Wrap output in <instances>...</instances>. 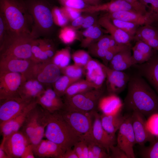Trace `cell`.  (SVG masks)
Masks as SVG:
<instances>
[{
  "mask_svg": "<svg viewBox=\"0 0 158 158\" xmlns=\"http://www.w3.org/2000/svg\"><path fill=\"white\" fill-rule=\"evenodd\" d=\"M123 106L129 111L138 112L145 117L158 113V95L139 74L130 77Z\"/></svg>",
  "mask_w": 158,
  "mask_h": 158,
  "instance_id": "1",
  "label": "cell"
},
{
  "mask_svg": "<svg viewBox=\"0 0 158 158\" xmlns=\"http://www.w3.org/2000/svg\"><path fill=\"white\" fill-rule=\"evenodd\" d=\"M0 12L13 35L37 38L32 18L24 0H0Z\"/></svg>",
  "mask_w": 158,
  "mask_h": 158,
  "instance_id": "2",
  "label": "cell"
},
{
  "mask_svg": "<svg viewBox=\"0 0 158 158\" xmlns=\"http://www.w3.org/2000/svg\"><path fill=\"white\" fill-rule=\"evenodd\" d=\"M48 112L44 137L59 145L64 153L81 141L80 138L58 111Z\"/></svg>",
  "mask_w": 158,
  "mask_h": 158,
  "instance_id": "3",
  "label": "cell"
},
{
  "mask_svg": "<svg viewBox=\"0 0 158 158\" xmlns=\"http://www.w3.org/2000/svg\"><path fill=\"white\" fill-rule=\"evenodd\" d=\"M33 21V32L36 38L46 36L52 30L54 23L51 8L47 0H24Z\"/></svg>",
  "mask_w": 158,
  "mask_h": 158,
  "instance_id": "4",
  "label": "cell"
},
{
  "mask_svg": "<svg viewBox=\"0 0 158 158\" xmlns=\"http://www.w3.org/2000/svg\"><path fill=\"white\" fill-rule=\"evenodd\" d=\"M94 111L84 112L62 109L58 112L77 133L81 141L89 144L96 142L93 135L92 122Z\"/></svg>",
  "mask_w": 158,
  "mask_h": 158,
  "instance_id": "5",
  "label": "cell"
},
{
  "mask_svg": "<svg viewBox=\"0 0 158 158\" xmlns=\"http://www.w3.org/2000/svg\"><path fill=\"white\" fill-rule=\"evenodd\" d=\"M35 39L31 37L11 35L0 45V57L33 61L32 47L33 40Z\"/></svg>",
  "mask_w": 158,
  "mask_h": 158,
  "instance_id": "6",
  "label": "cell"
},
{
  "mask_svg": "<svg viewBox=\"0 0 158 158\" xmlns=\"http://www.w3.org/2000/svg\"><path fill=\"white\" fill-rule=\"evenodd\" d=\"M104 90L102 88L94 89L65 98L63 109L71 111L84 112L94 111L102 97Z\"/></svg>",
  "mask_w": 158,
  "mask_h": 158,
  "instance_id": "7",
  "label": "cell"
},
{
  "mask_svg": "<svg viewBox=\"0 0 158 158\" xmlns=\"http://www.w3.org/2000/svg\"><path fill=\"white\" fill-rule=\"evenodd\" d=\"M37 63L30 59L0 57V73H18L21 74L25 79L32 78Z\"/></svg>",
  "mask_w": 158,
  "mask_h": 158,
  "instance_id": "8",
  "label": "cell"
},
{
  "mask_svg": "<svg viewBox=\"0 0 158 158\" xmlns=\"http://www.w3.org/2000/svg\"><path fill=\"white\" fill-rule=\"evenodd\" d=\"M31 143L20 130L13 132L3 138L0 145L9 158H21L26 147Z\"/></svg>",
  "mask_w": 158,
  "mask_h": 158,
  "instance_id": "9",
  "label": "cell"
},
{
  "mask_svg": "<svg viewBox=\"0 0 158 158\" xmlns=\"http://www.w3.org/2000/svg\"><path fill=\"white\" fill-rule=\"evenodd\" d=\"M116 141L117 145L125 153L128 158L135 157L133 147L136 144L131 114H128L118 129Z\"/></svg>",
  "mask_w": 158,
  "mask_h": 158,
  "instance_id": "10",
  "label": "cell"
},
{
  "mask_svg": "<svg viewBox=\"0 0 158 158\" xmlns=\"http://www.w3.org/2000/svg\"><path fill=\"white\" fill-rule=\"evenodd\" d=\"M24 79L18 73H0V100L20 97L19 90Z\"/></svg>",
  "mask_w": 158,
  "mask_h": 158,
  "instance_id": "11",
  "label": "cell"
},
{
  "mask_svg": "<svg viewBox=\"0 0 158 158\" xmlns=\"http://www.w3.org/2000/svg\"><path fill=\"white\" fill-rule=\"evenodd\" d=\"M61 69L51 61L37 63L34 69L32 78H35L48 86L52 85L61 76Z\"/></svg>",
  "mask_w": 158,
  "mask_h": 158,
  "instance_id": "12",
  "label": "cell"
},
{
  "mask_svg": "<svg viewBox=\"0 0 158 158\" xmlns=\"http://www.w3.org/2000/svg\"><path fill=\"white\" fill-rule=\"evenodd\" d=\"M0 101V126L16 116L32 101H27L20 97Z\"/></svg>",
  "mask_w": 158,
  "mask_h": 158,
  "instance_id": "13",
  "label": "cell"
},
{
  "mask_svg": "<svg viewBox=\"0 0 158 158\" xmlns=\"http://www.w3.org/2000/svg\"><path fill=\"white\" fill-rule=\"evenodd\" d=\"M154 50L152 55L147 61L133 66L136 68L138 74L146 80L158 95V55L157 50Z\"/></svg>",
  "mask_w": 158,
  "mask_h": 158,
  "instance_id": "14",
  "label": "cell"
},
{
  "mask_svg": "<svg viewBox=\"0 0 158 158\" xmlns=\"http://www.w3.org/2000/svg\"><path fill=\"white\" fill-rule=\"evenodd\" d=\"M104 66L106 74L107 91L109 94L117 95L127 86L130 77L123 71L112 69L105 65Z\"/></svg>",
  "mask_w": 158,
  "mask_h": 158,
  "instance_id": "15",
  "label": "cell"
},
{
  "mask_svg": "<svg viewBox=\"0 0 158 158\" xmlns=\"http://www.w3.org/2000/svg\"><path fill=\"white\" fill-rule=\"evenodd\" d=\"M131 112L132 125L135 144L142 146L147 142H151L153 141L156 137L148 130L146 126L147 120L145 116L138 111Z\"/></svg>",
  "mask_w": 158,
  "mask_h": 158,
  "instance_id": "16",
  "label": "cell"
},
{
  "mask_svg": "<svg viewBox=\"0 0 158 158\" xmlns=\"http://www.w3.org/2000/svg\"><path fill=\"white\" fill-rule=\"evenodd\" d=\"M104 65L103 63L92 58L83 68L86 72V80L94 89L102 88L106 79Z\"/></svg>",
  "mask_w": 158,
  "mask_h": 158,
  "instance_id": "17",
  "label": "cell"
},
{
  "mask_svg": "<svg viewBox=\"0 0 158 158\" xmlns=\"http://www.w3.org/2000/svg\"><path fill=\"white\" fill-rule=\"evenodd\" d=\"M92 125V133L96 142L104 148L109 153L110 148L117 143L115 136L107 133L102 125L100 115L95 111Z\"/></svg>",
  "mask_w": 158,
  "mask_h": 158,
  "instance_id": "18",
  "label": "cell"
},
{
  "mask_svg": "<svg viewBox=\"0 0 158 158\" xmlns=\"http://www.w3.org/2000/svg\"><path fill=\"white\" fill-rule=\"evenodd\" d=\"M36 100L38 104L51 113L61 110L64 106V102L61 97L50 87L47 86L43 92L36 98Z\"/></svg>",
  "mask_w": 158,
  "mask_h": 158,
  "instance_id": "19",
  "label": "cell"
},
{
  "mask_svg": "<svg viewBox=\"0 0 158 158\" xmlns=\"http://www.w3.org/2000/svg\"><path fill=\"white\" fill-rule=\"evenodd\" d=\"M79 10L81 13L105 11L107 13H112L122 11L137 12L132 5L124 0H111L110 2L104 4L94 6L88 5L85 8Z\"/></svg>",
  "mask_w": 158,
  "mask_h": 158,
  "instance_id": "20",
  "label": "cell"
},
{
  "mask_svg": "<svg viewBox=\"0 0 158 158\" xmlns=\"http://www.w3.org/2000/svg\"><path fill=\"white\" fill-rule=\"evenodd\" d=\"M46 85L35 78L24 79L19 87V94L23 100L31 102L43 92Z\"/></svg>",
  "mask_w": 158,
  "mask_h": 158,
  "instance_id": "21",
  "label": "cell"
},
{
  "mask_svg": "<svg viewBox=\"0 0 158 158\" xmlns=\"http://www.w3.org/2000/svg\"><path fill=\"white\" fill-rule=\"evenodd\" d=\"M110 18H114L130 22L140 26L146 25H154V21L148 13L145 14L130 11H122L106 14Z\"/></svg>",
  "mask_w": 158,
  "mask_h": 158,
  "instance_id": "22",
  "label": "cell"
},
{
  "mask_svg": "<svg viewBox=\"0 0 158 158\" xmlns=\"http://www.w3.org/2000/svg\"><path fill=\"white\" fill-rule=\"evenodd\" d=\"M36 99L32 101L15 117L0 126V133L3 138L20 130L28 114L37 104Z\"/></svg>",
  "mask_w": 158,
  "mask_h": 158,
  "instance_id": "23",
  "label": "cell"
},
{
  "mask_svg": "<svg viewBox=\"0 0 158 158\" xmlns=\"http://www.w3.org/2000/svg\"><path fill=\"white\" fill-rule=\"evenodd\" d=\"M98 23L110 34V35L118 44H130V42L134 39L133 37L115 26L110 18L105 15L99 18Z\"/></svg>",
  "mask_w": 158,
  "mask_h": 158,
  "instance_id": "24",
  "label": "cell"
},
{
  "mask_svg": "<svg viewBox=\"0 0 158 158\" xmlns=\"http://www.w3.org/2000/svg\"><path fill=\"white\" fill-rule=\"evenodd\" d=\"M33 151L35 156L40 158H60L64 153L59 145L47 139H42L33 146Z\"/></svg>",
  "mask_w": 158,
  "mask_h": 158,
  "instance_id": "25",
  "label": "cell"
},
{
  "mask_svg": "<svg viewBox=\"0 0 158 158\" xmlns=\"http://www.w3.org/2000/svg\"><path fill=\"white\" fill-rule=\"evenodd\" d=\"M123 106V103L120 98L114 94L102 96L97 105L99 110L106 115H114L118 113L121 111Z\"/></svg>",
  "mask_w": 158,
  "mask_h": 158,
  "instance_id": "26",
  "label": "cell"
},
{
  "mask_svg": "<svg viewBox=\"0 0 158 158\" xmlns=\"http://www.w3.org/2000/svg\"><path fill=\"white\" fill-rule=\"evenodd\" d=\"M134 39L146 43L156 50L158 51V28L151 25L139 27Z\"/></svg>",
  "mask_w": 158,
  "mask_h": 158,
  "instance_id": "27",
  "label": "cell"
},
{
  "mask_svg": "<svg viewBox=\"0 0 158 158\" xmlns=\"http://www.w3.org/2000/svg\"><path fill=\"white\" fill-rule=\"evenodd\" d=\"M42 109L37 104L28 114L20 130L27 137L31 144L37 125L39 116Z\"/></svg>",
  "mask_w": 158,
  "mask_h": 158,
  "instance_id": "28",
  "label": "cell"
},
{
  "mask_svg": "<svg viewBox=\"0 0 158 158\" xmlns=\"http://www.w3.org/2000/svg\"><path fill=\"white\" fill-rule=\"evenodd\" d=\"M132 48L116 54L109 62L108 66L110 68L123 71L134 65L131 53Z\"/></svg>",
  "mask_w": 158,
  "mask_h": 158,
  "instance_id": "29",
  "label": "cell"
},
{
  "mask_svg": "<svg viewBox=\"0 0 158 158\" xmlns=\"http://www.w3.org/2000/svg\"><path fill=\"white\" fill-rule=\"evenodd\" d=\"M127 115H123L121 111L114 115H106L102 114L100 115L102 126L109 134L115 136L116 132L118 130Z\"/></svg>",
  "mask_w": 158,
  "mask_h": 158,
  "instance_id": "30",
  "label": "cell"
},
{
  "mask_svg": "<svg viewBox=\"0 0 158 158\" xmlns=\"http://www.w3.org/2000/svg\"><path fill=\"white\" fill-rule=\"evenodd\" d=\"M146 43L137 40L134 46L132 48L133 58L134 65L143 63L148 60L152 55L154 50Z\"/></svg>",
  "mask_w": 158,
  "mask_h": 158,
  "instance_id": "31",
  "label": "cell"
},
{
  "mask_svg": "<svg viewBox=\"0 0 158 158\" xmlns=\"http://www.w3.org/2000/svg\"><path fill=\"white\" fill-rule=\"evenodd\" d=\"M94 89L91 84L86 80L80 79L69 86L66 90L63 96L65 98H68Z\"/></svg>",
  "mask_w": 158,
  "mask_h": 158,
  "instance_id": "32",
  "label": "cell"
},
{
  "mask_svg": "<svg viewBox=\"0 0 158 158\" xmlns=\"http://www.w3.org/2000/svg\"><path fill=\"white\" fill-rule=\"evenodd\" d=\"M71 58L70 48L66 47L56 51L51 61L61 69L68 65Z\"/></svg>",
  "mask_w": 158,
  "mask_h": 158,
  "instance_id": "33",
  "label": "cell"
},
{
  "mask_svg": "<svg viewBox=\"0 0 158 158\" xmlns=\"http://www.w3.org/2000/svg\"><path fill=\"white\" fill-rule=\"evenodd\" d=\"M78 80L65 75H61L52 84L53 89L57 95L61 97L64 96L70 86Z\"/></svg>",
  "mask_w": 158,
  "mask_h": 158,
  "instance_id": "34",
  "label": "cell"
},
{
  "mask_svg": "<svg viewBox=\"0 0 158 158\" xmlns=\"http://www.w3.org/2000/svg\"><path fill=\"white\" fill-rule=\"evenodd\" d=\"M112 23L116 27L133 37L140 27L134 23L119 19L110 18Z\"/></svg>",
  "mask_w": 158,
  "mask_h": 158,
  "instance_id": "35",
  "label": "cell"
},
{
  "mask_svg": "<svg viewBox=\"0 0 158 158\" xmlns=\"http://www.w3.org/2000/svg\"><path fill=\"white\" fill-rule=\"evenodd\" d=\"M32 52L33 60L36 63L44 62L51 61L41 47L37 38L34 39L32 42Z\"/></svg>",
  "mask_w": 158,
  "mask_h": 158,
  "instance_id": "36",
  "label": "cell"
},
{
  "mask_svg": "<svg viewBox=\"0 0 158 158\" xmlns=\"http://www.w3.org/2000/svg\"><path fill=\"white\" fill-rule=\"evenodd\" d=\"M147 146H141V157L144 158H158V137H156Z\"/></svg>",
  "mask_w": 158,
  "mask_h": 158,
  "instance_id": "37",
  "label": "cell"
},
{
  "mask_svg": "<svg viewBox=\"0 0 158 158\" xmlns=\"http://www.w3.org/2000/svg\"><path fill=\"white\" fill-rule=\"evenodd\" d=\"M77 36L74 28L72 26H66L61 30L59 35L61 40L66 44L72 43L77 39Z\"/></svg>",
  "mask_w": 158,
  "mask_h": 158,
  "instance_id": "38",
  "label": "cell"
},
{
  "mask_svg": "<svg viewBox=\"0 0 158 158\" xmlns=\"http://www.w3.org/2000/svg\"><path fill=\"white\" fill-rule=\"evenodd\" d=\"M118 44H119L117 43L110 35L102 36L97 42L91 45L89 48L109 49Z\"/></svg>",
  "mask_w": 158,
  "mask_h": 158,
  "instance_id": "39",
  "label": "cell"
},
{
  "mask_svg": "<svg viewBox=\"0 0 158 158\" xmlns=\"http://www.w3.org/2000/svg\"><path fill=\"white\" fill-rule=\"evenodd\" d=\"M83 67L75 64L68 65L61 69L63 75L77 80H80L83 73Z\"/></svg>",
  "mask_w": 158,
  "mask_h": 158,
  "instance_id": "40",
  "label": "cell"
},
{
  "mask_svg": "<svg viewBox=\"0 0 158 158\" xmlns=\"http://www.w3.org/2000/svg\"><path fill=\"white\" fill-rule=\"evenodd\" d=\"M51 11L54 24L62 28L66 26L69 20L61 7L54 6Z\"/></svg>",
  "mask_w": 158,
  "mask_h": 158,
  "instance_id": "41",
  "label": "cell"
},
{
  "mask_svg": "<svg viewBox=\"0 0 158 158\" xmlns=\"http://www.w3.org/2000/svg\"><path fill=\"white\" fill-rule=\"evenodd\" d=\"M74 64L84 68L92 59L89 54L82 50L76 51L72 54Z\"/></svg>",
  "mask_w": 158,
  "mask_h": 158,
  "instance_id": "42",
  "label": "cell"
},
{
  "mask_svg": "<svg viewBox=\"0 0 158 158\" xmlns=\"http://www.w3.org/2000/svg\"><path fill=\"white\" fill-rule=\"evenodd\" d=\"M37 40L42 50L51 60L56 51L54 43L48 39H37Z\"/></svg>",
  "mask_w": 158,
  "mask_h": 158,
  "instance_id": "43",
  "label": "cell"
},
{
  "mask_svg": "<svg viewBox=\"0 0 158 158\" xmlns=\"http://www.w3.org/2000/svg\"><path fill=\"white\" fill-rule=\"evenodd\" d=\"M102 36V32L100 27L96 24L93 30L87 38H84L82 42L81 46L83 47H89L95 41H97Z\"/></svg>",
  "mask_w": 158,
  "mask_h": 158,
  "instance_id": "44",
  "label": "cell"
},
{
  "mask_svg": "<svg viewBox=\"0 0 158 158\" xmlns=\"http://www.w3.org/2000/svg\"><path fill=\"white\" fill-rule=\"evenodd\" d=\"M146 6L148 4H150L148 11L154 20V25L158 28V0H140Z\"/></svg>",
  "mask_w": 158,
  "mask_h": 158,
  "instance_id": "45",
  "label": "cell"
},
{
  "mask_svg": "<svg viewBox=\"0 0 158 158\" xmlns=\"http://www.w3.org/2000/svg\"><path fill=\"white\" fill-rule=\"evenodd\" d=\"M146 126L151 134L155 137H158V113L153 114L148 117Z\"/></svg>",
  "mask_w": 158,
  "mask_h": 158,
  "instance_id": "46",
  "label": "cell"
},
{
  "mask_svg": "<svg viewBox=\"0 0 158 158\" xmlns=\"http://www.w3.org/2000/svg\"><path fill=\"white\" fill-rule=\"evenodd\" d=\"M11 35L12 34L6 21L0 12V45Z\"/></svg>",
  "mask_w": 158,
  "mask_h": 158,
  "instance_id": "47",
  "label": "cell"
},
{
  "mask_svg": "<svg viewBox=\"0 0 158 158\" xmlns=\"http://www.w3.org/2000/svg\"><path fill=\"white\" fill-rule=\"evenodd\" d=\"M93 153L95 158H110V155L107 150L96 142L87 144Z\"/></svg>",
  "mask_w": 158,
  "mask_h": 158,
  "instance_id": "48",
  "label": "cell"
},
{
  "mask_svg": "<svg viewBox=\"0 0 158 158\" xmlns=\"http://www.w3.org/2000/svg\"><path fill=\"white\" fill-rule=\"evenodd\" d=\"M63 6L82 9L86 7L87 5L83 0H58Z\"/></svg>",
  "mask_w": 158,
  "mask_h": 158,
  "instance_id": "49",
  "label": "cell"
},
{
  "mask_svg": "<svg viewBox=\"0 0 158 158\" xmlns=\"http://www.w3.org/2000/svg\"><path fill=\"white\" fill-rule=\"evenodd\" d=\"M61 8L69 20L72 21L81 16L78 9L63 6Z\"/></svg>",
  "mask_w": 158,
  "mask_h": 158,
  "instance_id": "50",
  "label": "cell"
},
{
  "mask_svg": "<svg viewBox=\"0 0 158 158\" xmlns=\"http://www.w3.org/2000/svg\"><path fill=\"white\" fill-rule=\"evenodd\" d=\"M130 4L138 13L145 14L148 12L146 9V6L142 3L139 0H124Z\"/></svg>",
  "mask_w": 158,
  "mask_h": 158,
  "instance_id": "51",
  "label": "cell"
},
{
  "mask_svg": "<svg viewBox=\"0 0 158 158\" xmlns=\"http://www.w3.org/2000/svg\"><path fill=\"white\" fill-rule=\"evenodd\" d=\"M110 150L111 152L110 158H128L125 153L117 145L112 146Z\"/></svg>",
  "mask_w": 158,
  "mask_h": 158,
  "instance_id": "52",
  "label": "cell"
},
{
  "mask_svg": "<svg viewBox=\"0 0 158 158\" xmlns=\"http://www.w3.org/2000/svg\"><path fill=\"white\" fill-rule=\"evenodd\" d=\"M32 145L30 143L25 148L21 158H35Z\"/></svg>",
  "mask_w": 158,
  "mask_h": 158,
  "instance_id": "53",
  "label": "cell"
},
{
  "mask_svg": "<svg viewBox=\"0 0 158 158\" xmlns=\"http://www.w3.org/2000/svg\"><path fill=\"white\" fill-rule=\"evenodd\" d=\"M95 22V19L92 16H85L81 27L86 29L94 25Z\"/></svg>",
  "mask_w": 158,
  "mask_h": 158,
  "instance_id": "54",
  "label": "cell"
},
{
  "mask_svg": "<svg viewBox=\"0 0 158 158\" xmlns=\"http://www.w3.org/2000/svg\"><path fill=\"white\" fill-rule=\"evenodd\" d=\"M73 147V149L77 154L78 158H84L82 148V141H80L77 142Z\"/></svg>",
  "mask_w": 158,
  "mask_h": 158,
  "instance_id": "55",
  "label": "cell"
},
{
  "mask_svg": "<svg viewBox=\"0 0 158 158\" xmlns=\"http://www.w3.org/2000/svg\"><path fill=\"white\" fill-rule=\"evenodd\" d=\"M85 16H80L72 21L71 25L74 28L81 27L83 22Z\"/></svg>",
  "mask_w": 158,
  "mask_h": 158,
  "instance_id": "56",
  "label": "cell"
},
{
  "mask_svg": "<svg viewBox=\"0 0 158 158\" xmlns=\"http://www.w3.org/2000/svg\"><path fill=\"white\" fill-rule=\"evenodd\" d=\"M60 158H78V157L73 150L71 149L66 151Z\"/></svg>",
  "mask_w": 158,
  "mask_h": 158,
  "instance_id": "57",
  "label": "cell"
},
{
  "mask_svg": "<svg viewBox=\"0 0 158 158\" xmlns=\"http://www.w3.org/2000/svg\"><path fill=\"white\" fill-rule=\"evenodd\" d=\"M95 24L87 28L83 32V35L85 38L88 37L92 32Z\"/></svg>",
  "mask_w": 158,
  "mask_h": 158,
  "instance_id": "58",
  "label": "cell"
},
{
  "mask_svg": "<svg viewBox=\"0 0 158 158\" xmlns=\"http://www.w3.org/2000/svg\"><path fill=\"white\" fill-rule=\"evenodd\" d=\"M87 5L94 6L98 5L101 3L100 0H83Z\"/></svg>",
  "mask_w": 158,
  "mask_h": 158,
  "instance_id": "59",
  "label": "cell"
},
{
  "mask_svg": "<svg viewBox=\"0 0 158 158\" xmlns=\"http://www.w3.org/2000/svg\"><path fill=\"white\" fill-rule=\"evenodd\" d=\"M0 158H9L6 152L1 147H0Z\"/></svg>",
  "mask_w": 158,
  "mask_h": 158,
  "instance_id": "60",
  "label": "cell"
},
{
  "mask_svg": "<svg viewBox=\"0 0 158 158\" xmlns=\"http://www.w3.org/2000/svg\"><path fill=\"white\" fill-rule=\"evenodd\" d=\"M139 1H140V0H139Z\"/></svg>",
  "mask_w": 158,
  "mask_h": 158,
  "instance_id": "61",
  "label": "cell"
}]
</instances>
